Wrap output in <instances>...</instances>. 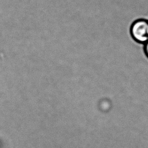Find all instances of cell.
Masks as SVG:
<instances>
[{"mask_svg": "<svg viewBox=\"0 0 148 148\" xmlns=\"http://www.w3.org/2000/svg\"><path fill=\"white\" fill-rule=\"evenodd\" d=\"M130 34L138 43L144 44L148 41V20L140 18L134 21L130 27Z\"/></svg>", "mask_w": 148, "mask_h": 148, "instance_id": "cell-1", "label": "cell"}, {"mask_svg": "<svg viewBox=\"0 0 148 148\" xmlns=\"http://www.w3.org/2000/svg\"><path fill=\"white\" fill-rule=\"evenodd\" d=\"M143 45H144V46H143L144 52H145L146 56H147V57L148 58V41H147Z\"/></svg>", "mask_w": 148, "mask_h": 148, "instance_id": "cell-2", "label": "cell"}]
</instances>
